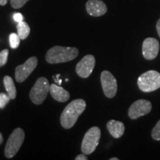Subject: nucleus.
I'll list each match as a JSON object with an SVG mask.
<instances>
[{
    "label": "nucleus",
    "instance_id": "f257e3e1",
    "mask_svg": "<svg viewBox=\"0 0 160 160\" xmlns=\"http://www.w3.org/2000/svg\"><path fill=\"white\" fill-rule=\"evenodd\" d=\"M86 108V102L84 99H78L68 104L60 117V122L64 128L70 129L75 125L78 118L83 113Z\"/></svg>",
    "mask_w": 160,
    "mask_h": 160
},
{
    "label": "nucleus",
    "instance_id": "f03ea898",
    "mask_svg": "<svg viewBox=\"0 0 160 160\" xmlns=\"http://www.w3.org/2000/svg\"><path fill=\"white\" fill-rule=\"evenodd\" d=\"M78 54L79 50L77 48L54 46L47 52L45 59L50 64L63 63L76 59Z\"/></svg>",
    "mask_w": 160,
    "mask_h": 160
},
{
    "label": "nucleus",
    "instance_id": "7ed1b4c3",
    "mask_svg": "<svg viewBox=\"0 0 160 160\" xmlns=\"http://www.w3.org/2000/svg\"><path fill=\"white\" fill-rule=\"evenodd\" d=\"M137 84L142 92L154 91L160 88V73L153 70L146 71L139 77Z\"/></svg>",
    "mask_w": 160,
    "mask_h": 160
},
{
    "label": "nucleus",
    "instance_id": "20e7f679",
    "mask_svg": "<svg viewBox=\"0 0 160 160\" xmlns=\"http://www.w3.org/2000/svg\"><path fill=\"white\" fill-rule=\"evenodd\" d=\"M50 84L45 77H39L30 92V98L32 102L36 105H41L50 92Z\"/></svg>",
    "mask_w": 160,
    "mask_h": 160
},
{
    "label": "nucleus",
    "instance_id": "39448f33",
    "mask_svg": "<svg viewBox=\"0 0 160 160\" xmlns=\"http://www.w3.org/2000/svg\"><path fill=\"white\" fill-rule=\"evenodd\" d=\"M24 139L25 132L22 128H18L12 132L5 145V154L6 157L11 159L14 157L22 145Z\"/></svg>",
    "mask_w": 160,
    "mask_h": 160
},
{
    "label": "nucleus",
    "instance_id": "423d86ee",
    "mask_svg": "<svg viewBox=\"0 0 160 160\" xmlns=\"http://www.w3.org/2000/svg\"><path fill=\"white\" fill-rule=\"evenodd\" d=\"M101 131L98 127H92L86 132L82 142L81 149L85 155L91 154L99 145Z\"/></svg>",
    "mask_w": 160,
    "mask_h": 160
},
{
    "label": "nucleus",
    "instance_id": "0eeeda50",
    "mask_svg": "<svg viewBox=\"0 0 160 160\" xmlns=\"http://www.w3.org/2000/svg\"><path fill=\"white\" fill-rule=\"evenodd\" d=\"M38 64V59L36 57L29 58L22 65L17 66L15 71V78L18 82H23L34 71Z\"/></svg>",
    "mask_w": 160,
    "mask_h": 160
},
{
    "label": "nucleus",
    "instance_id": "6e6552de",
    "mask_svg": "<svg viewBox=\"0 0 160 160\" xmlns=\"http://www.w3.org/2000/svg\"><path fill=\"white\" fill-rule=\"evenodd\" d=\"M101 83L103 92L108 98H113L117 92V82L111 72L104 71L101 73Z\"/></svg>",
    "mask_w": 160,
    "mask_h": 160
},
{
    "label": "nucleus",
    "instance_id": "1a4fd4ad",
    "mask_svg": "<svg viewBox=\"0 0 160 160\" xmlns=\"http://www.w3.org/2000/svg\"><path fill=\"white\" fill-rule=\"evenodd\" d=\"M151 102L146 99H139L131 105L128 110V116L131 119H137L143 117L151 111Z\"/></svg>",
    "mask_w": 160,
    "mask_h": 160
},
{
    "label": "nucleus",
    "instance_id": "9d476101",
    "mask_svg": "<svg viewBox=\"0 0 160 160\" xmlns=\"http://www.w3.org/2000/svg\"><path fill=\"white\" fill-rule=\"evenodd\" d=\"M95 63L96 60L93 55L85 56L77 65V73L82 78L89 77L94 68Z\"/></svg>",
    "mask_w": 160,
    "mask_h": 160
},
{
    "label": "nucleus",
    "instance_id": "9b49d317",
    "mask_svg": "<svg viewBox=\"0 0 160 160\" xmlns=\"http://www.w3.org/2000/svg\"><path fill=\"white\" fill-rule=\"evenodd\" d=\"M159 51V43L154 38H146L142 43V54L145 59L153 60Z\"/></svg>",
    "mask_w": 160,
    "mask_h": 160
},
{
    "label": "nucleus",
    "instance_id": "f8f14e48",
    "mask_svg": "<svg viewBox=\"0 0 160 160\" xmlns=\"http://www.w3.org/2000/svg\"><path fill=\"white\" fill-rule=\"evenodd\" d=\"M86 10L92 17H100L106 13L108 8L101 0H88L86 3Z\"/></svg>",
    "mask_w": 160,
    "mask_h": 160
},
{
    "label": "nucleus",
    "instance_id": "ddd939ff",
    "mask_svg": "<svg viewBox=\"0 0 160 160\" xmlns=\"http://www.w3.org/2000/svg\"><path fill=\"white\" fill-rule=\"evenodd\" d=\"M50 93L52 97L59 102H65L70 98L69 92L55 84H52L50 86Z\"/></svg>",
    "mask_w": 160,
    "mask_h": 160
},
{
    "label": "nucleus",
    "instance_id": "4468645a",
    "mask_svg": "<svg viewBox=\"0 0 160 160\" xmlns=\"http://www.w3.org/2000/svg\"><path fill=\"white\" fill-rule=\"evenodd\" d=\"M107 128L112 137L116 139L121 137L125 132L124 124L117 120H110L107 123Z\"/></svg>",
    "mask_w": 160,
    "mask_h": 160
},
{
    "label": "nucleus",
    "instance_id": "2eb2a0df",
    "mask_svg": "<svg viewBox=\"0 0 160 160\" xmlns=\"http://www.w3.org/2000/svg\"><path fill=\"white\" fill-rule=\"evenodd\" d=\"M3 82L8 94L9 95L11 99H14L16 97H17V89H16L13 80L9 76H5L4 77Z\"/></svg>",
    "mask_w": 160,
    "mask_h": 160
},
{
    "label": "nucleus",
    "instance_id": "dca6fc26",
    "mask_svg": "<svg viewBox=\"0 0 160 160\" xmlns=\"http://www.w3.org/2000/svg\"><path fill=\"white\" fill-rule=\"evenodd\" d=\"M31 32V28L29 25L25 22L22 21L17 24V34L19 35L21 39H25L28 37Z\"/></svg>",
    "mask_w": 160,
    "mask_h": 160
},
{
    "label": "nucleus",
    "instance_id": "f3484780",
    "mask_svg": "<svg viewBox=\"0 0 160 160\" xmlns=\"http://www.w3.org/2000/svg\"><path fill=\"white\" fill-rule=\"evenodd\" d=\"M20 37L17 33H12L9 36V42H10V46H11V48L16 49L19 47V43H20Z\"/></svg>",
    "mask_w": 160,
    "mask_h": 160
},
{
    "label": "nucleus",
    "instance_id": "a211bd4d",
    "mask_svg": "<svg viewBox=\"0 0 160 160\" xmlns=\"http://www.w3.org/2000/svg\"><path fill=\"white\" fill-rule=\"evenodd\" d=\"M151 137L154 140L160 141V120L157 122L155 127L152 130Z\"/></svg>",
    "mask_w": 160,
    "mask_h": 160
},
{
    "label": "nucleus",
    "instance_id": "6ab92c4d",
    "mask_svg": "<svg viewBox=\"0 0 160 160\" xmlns=\"http://www.w3.org/2000/svg\"><path fill=\"white\" fill-rule=\"evenodd\" d=\"M11 97H9L8 94L5 93H0V109L5 108V106L8 104L10 102Z\"/></svg>",
    "mask_w": 160,
    "mask_h": 160
},
{
    "label": "nucleus",
    "instance_id": "aec40b11",
    "mask_svg": "<svg viewBox=\"0 0 160 160\" xmlns=\"http://www.w3.org/2000/svg\"><path fill=\"white\" fill-rule=\"evenodd\" d=\"M9 51L8 49H5L0 52V67H2L7 63L8 58Z\"/></svg>",
    "mask_w": 160,
    "mask_h": 160
},
{
    "label": "nucleus",
    "instance_id": "412c9836",
    "mask_svg": "<svg viewBox=\"0 0 160 160\" xmlns=\"http://www.w3.org/2000/svg\"><path fill=\"white\" fill-rule=\"evenodd\" d=\"M29 0H11V6L15 9H19L22 8Z\"/></svg>",
    "mask_w": 160,
    "mask_h": 160
},
{
    "label": "nucleus",
    "instance_id": "4be33fe9",
    "mask_svg": "<svg viewBox=\"0 0 160 160\" xmlns=\"http://www.w3.org/2000/svg\"><path fill=\"white\" fill-rule=\"evenodd\" d=\"M23 16L22 14H21L20 13H16L13 14V19L15 20L17 22H20L23 21Z\"/></svg>",
    "mask_w": 160,
    "mask_h": 160
},
{
    "label": "nucleus",
    "instance_id": "5701e85b",
    "mask_svg": "<svg viewBox=\"0 0 160 160\" xmlns=\"http://www.w3.org/2000/svg\"><path fill=\"white\" fill-rule=\"evenodd\" d=\"M76 160H88V157H86L85 153L84 154H79L75 158Z\"/></svg>",
    "mask_w": 160,
    "mask_h": 160
},
{
    "label": "nucleus",
    "instance_id": "b1692460",
    "mask_svg": "<svg viewBox=\"0 0 160 160\" xmlns=\"http://www.w3.org/2000/svg\"><path fill=\"white\" fill-rule=\"evenodd\" d=\"M157 31L158 35H159V37H160V19L157 21Z\"/></svg>",
    "mask_w": 160,
    "mask_h": 160
},
{
    "label": "nucleus",
    "instance_id": "393cba45",
    "mask_svg": "<svg viewBox=\"0 0 160 160\" xmlns=\"http://www.w3.org/2000/svg\"><path fill=\"white\" fill-rule=\"evenodd\" d=\"M59 77H60V75L59 74H57V78L53 77V78H54V79H55V82H58V85H60V84L62 83V80L59 79Z\"/></svg>",
    "mask_w": 160,
    "mask_h": 160
},
{
    "label": "nucleus",
    "instance_id": "a878e982",
    "mask_svg": "<svg viewBox=\"0 0 160 160\" xmlns=\"http://www.w3.org/2000/svg\"><path fill=\"white\" fill-rule=\"evenodd\" d=\"M8 1V0H0V5H5L6 4H7Z\"/></svg>",
    "mask_w": 160,
    "mask_h": 160
},
{
    "label": "nucleus",
    "instance_id": "bb28decb",
    "mask_svg": "<svg viewBox=\"0 0 160 160\" xmlns=\"http://www.w3.org/2000/svg\"><path fill=\"white\" fill-rule=\"evenodd\" d=\"M2 142H3V137H2V134L0 133V145H1Z\"/></svg>",
    "mask_w": 160,
    "mask_h": 160
},
{
    "label": "nucleus",
    "instance_id": "cd10ccee",
    "mask_svg": "<svg viewBox=\"0 0 160 160\" xmlns=\"http://www.w3.org/2000/svg\"><path fill=\"white\" fill-rule=\"evenodd\" d=\"M110 160H119V159L117 157H114V158H111V159H110Z\"/></svg>",
    "mask_w": 160,
    "mask_h": 160
}]
</instances>
